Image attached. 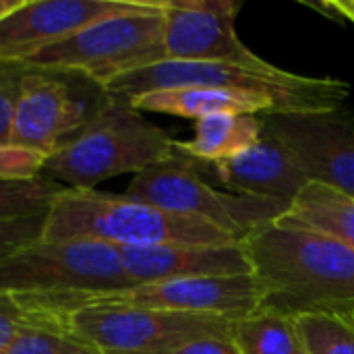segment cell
<instances>
[{"label": "cell", "mask_w": 354, "mask_h": 354, "mask_svg": "<svg viewBox=\"0 0 354 354\" xmlns=\"http://www.w3.org/2000/svg\"><path fill=\"white\" fill-rule=\"evenodd\" d=\"M21 0H0V17H4L6 12H10Z\"/></svg>", "instance_id": "29"}, {"label": "cell", "mask_w": 354, "mask_h": 354, "mask_svg": "<svg viewBox=\"0 0 354 354\" xmlns=\"http://www.w3.org/2000/svg\"><path fill=\"white\" fill-rule=\"evenodd\" d=\"M263 309L290 317L342 313L354 307V251L338 241L278 222L243 241Z\"/></svg>", "instance_id": "1"}, {"label": "cell", "mask_w": 354, "mask_h": 354, "mask_svg": "<svg viewBox=\"0 0 354 354\" xmlns=\"http://www.w3.org/2000/svg\"><path fill=\"white\" fill-rule=\"evenodd\" d=\"M120 251L124 270L135 286L203 276L253 274L243 241L232 245H164Z\"/></svg>", "instance_id": "15"}, {"label": "cell", "mask_w": 354, "mask_h": 354, "mask_svg": "<svg viewBox=\"0 0 354 354\" xmlns=\"http://www.w3.org/2000/svg\"><path fill=\"white\" fill-rule=\"evenodd\" d=\"M176 153V139L127 97L108 93L93 118L46 162L44 176L64 189H95L106 178L141 172Z\"/></svg>", "instance_id": "5"}, {"label": "cell", "mask_w": 354, "mask_h": 354, "mask_svg": "<svg viewBox=\"0 0 354 354\" xmlns=\"http://www.w3.org/2000/svg\"><path fill=\"white\" fill-rule=\"evenodd\" d=\"M348 317L353 319V324H354V307H353V309H351V313H348Z\"/></svg>", "instance_id": "30"}, {"label": "cell", "mask_w": 354, "mask_h": 354, "mask_svg": "<svg viewBox=\"0 0 354 354\" xmlns=\"http://www.w3.org/2000/svg\"><path fill=\"white\" fill-rule=\"evenodd\" d=\"M263 131L292 153L309 183L354 199V116L348 110L263 114Z\"/></svg>", "instance_id": "10"}, {"label": "cell", "mask_w": 354, "mask_h": 354, "mask_svg": "<svg viewBox=\"0 0 354 354\" xmlns=\"http://www.w3.org/2000/svg\"><path fill=\"white\" fill-rule=\"evenodd\" d=\"M21 66L10 143L50 158L93 118L108 91L79 73Z\"/></svg>", "instance_id": "9"}, {"label": "cell", "mask_w": 354, "mask_h": 354, "mask_svg": "<svg viewBox=\"0 0 354 354\" xmlns=\"http://www.w3.org/2000/svg\"><path fill=\"white\" fill-rule=\"evenodd\" d=\"M183 87H220L266 93L278 104L280 112L340 110L351 97V83L344 79L299 75L268 60L257 64L162 60L114 79L106 85V91L133 102L151 91Z\"/></svg>", "instance_id": "4"}, {"label": "cell", "mask_w": 354, "mask_h": 354, "mask_svg": "<svg viewBox=\"0 0 354 354\" xmlns=\"http://www.w3.org/2000/svg\"><path fill=\"white\" fill-rule=\"evenodd\" d=\"M317 10H330V17L334 19H346L354 25V0H338V2H326V4H309Z\"/></svg>", "instance_id": "28"}, {"label": "cell", "mask_w": 354, "mask_h": 354, "mask_svg": "<svg viewBox=\"0 0 354 354\" xmlns=\"http://www.w3.org/2000/svg\"><path fill=\"white\" fill-rule=\"evenodd\" d=\"M172 354H241V351L236 348L230 334H226V336H207V338L193 340Z\"/></svg>", "instance_id": "27"}, {"label": "cell", "mask_w": 354, "mask_h": 354, "mask_svg": "<svg viewBox=\"0 0 354 354\" xmlns=\"http://www.w3.org/2000/svg\"><path fill=\"white\" fill-rule=\"evenodd\" d=\"M162 60H166L164 12L162 2L151 0L143 10L97 21L21 64L79 73L106 87L122 75Z\"/></svg>", "instance_id": "7"}, {"label": "cell", "mask_w": 354, "mask_h": 354, "mask_svg": "<svg viewBox=\"0 0 354 354\" xmlns=\"http://www.w3.org/2000/svg\"><path fill=\"white\" fill-rule=\"evenodd\" d=\"M151 0H31L0 17V62H25L39 50L118 15L137 12Z\"/></svg>", "instance_id": "11"}, {"label": "cell", "mask_w": 354, "mask_h": 354, "mask_svg": "<svg viewBox=\"0 0 354 354\" xmlns=\"http://www.w3.org/2000/svg\"><path fill=\"white\" fill-rule=\"evenodd\" d=\"M307 354H354V324L342 313H303L295 317Z\"/></svg>", "instance_id": "21"}, {"label": "cell", "mask_w": 354, "mask_h": 354, "mask_svg": "<svg viewBox=\"0 0 354 354\" xmlns=\"http://www.w3.org/2000/svg\"><path fill=\"white\" fill-rule=\"evenodd\" d=\"M164 12L166 60L257 64V56L236 33L241 2L160 0Z\"/></svg>", "instance_id": "12"}, {"label": "cell", "mask_w": 354, "mask_h": 354, "mask_svg": "<svg viewBox=\"0 0 354 354\" xmlns=\"http://www.w3.org/2000/svg\"><path fill=\"white\" fill-rule=\"evenodd\" d=\"M141 112L170 114L178 118L199 120L214 114H274L278 104L266 93L220 89V87H183L151 91L131 102Z\"/></svg>", "instance_id": "16"}, {"label": "cell", "mask_w": 354, "mask_h": 354, "mask_svg": "<svg viewBox=\"0 0 354 354\" xmlns=\"http://www.w3.org/2000/svg\"><path fill=\"white\" fill-rule=\"evenodd\" d=\"M44 317L48 315L31 309L19 297L0 292V354L12 344V340L19 336V332L25 326L39 322Z\"/></svg>", "instance_id": "24"}, {"label": "cell", "mask_w": 354, "mask_h": 354, "mask_svg": "<svg viewBox=\"0 0 354 354\" xmlns=\"http://www.w3.org/2000/svg\"><path fill=\"white\" fill-rule=\"evenodd\" d=\"M48 156L17 145V143H0V180L23 183L33 180L44 174Z\"/></svg>", "instance_id": "23"}, {"label": "cell", "mask_w": 354, "mask_h": 354, "mask_svg": "<svg viewBox=\"0 0 354 354\" xmlns=\"http://www.w3.org/2000/svg\"><path fill=\"white\" fill-rule=\"evenodd\" d=\"M112 299L149 309L236 322L261 309L263 288L253 274L203 276L143 284Z\"/></svg>", "instance_id": "13"}, {"label": "cell", "mask_w": 354, "mask_h": 354, "mask_svg": "<svg viewBox=\"0 0 354 354\" xmlns=\"http://www.w3.org/2000/svg\"><path fill=\"white\" fill-rule=\"evenodd\" d=\"M124 195L158 209L205 222L236 241H245L259 228L278 222L288 209V205L278 201L216 189L199 174L193 160L180 151L133 174Z\"/></svg>", "instance_id": "6"}, {"label": "cell", "mask_w": 354, "mask_h": 354, "mask_svg": "<svg viewBox=\"0 0 354 354\" xmlns=\"http://www.w3.org/2000/svg\"><path fill=\"white\" fill-rule=\"evenodd\" d=\"M21 71L23 66L17 62H0V143L10 141Z\"/></svg>", "instance_id": "26"}, {"label": "cell", "mask_w": 354, "mask_h": 354, "mask_svg": "<svg viewBox=\"0 0 354 354\" xmlns=\"http://www.w3.org/2000/svg\"><path fill=\"white\" fill-rule=\"evenodd\" d=\"M41 241H95L118 249L241 243L205 222L95 189H64L46 214Z\"/></svg>", "instance_id": "3"}, {"label": "cell", "mask_w": 354, "mask_h": 354, "mask_svg": "<svg viewBox=\"0 0 354 354\" xmlns=\"http://www.w3.org/2000/svg\"><path fill=\"white\" fill-rule=\"evenodd\" d=\"M44 224H46V216L0 222V257H6L23 247L41 241Z\"/></svg>", "instance_id": "25"}, {"label": "cell", "mask_w": 354, "mask_h": 354, "mask_svg": "<svg viewBox=\"0 0 354 354\" xmlns=\"http://www.w3.org/2000/svg\"><path fill=\"white\" fill-rule=\"evenodd\" d=\"M263 137V116L214 114L195 120L191 141H176V151L197 162H220L234 158Z\"/></svg>", "instance_id": "18"}, {"label": "cell", "mask_w": 354, "mask_h": 354, "mask_svg": "<svg viewBox=\"0 0 354 354\" xmlns=\"http://www.w3.org/2000/svg\"><path fill=\"white\" fill-rule=\"evenodd\" d=\"M230 338L241 354H307L295 317L263 307L232 322Z\"/></svg>", "instance_id": "19"}, {"label": "cell", "mask_w": 354, "mask_h": 354, "mask_svg": "<svg viewBox=\"0 0 354 354\" xmlns=\"http://www.w3.org/2000/svg\"><path fill=\"white\" fill-rule=\"evenodd\" d=\"M131 288L122 251L95 241H37L0 257V292L64 324L77 309Z\"/></svg>", "instance_id": "2"}, {"label": "cell", "mask_w": 354, "mask_h": 354, "mask_svg": "<svg viewBox=\"0 0 354 354\" xmlns=\"http://www.w3.org/2000/svg\"><path fill=\"white\" fill-rule=\"evenodd\" d=\"M62 191V185L50 180L44 174L23 183L0 180V222L46 216Z\"/></svg>", "instance_id": "22"}, {"label": "cell", "mask_w": 354, "mask_h": 354, "mask_svg": "<svg viewBox=\"0 0 354 354\" xmlns=\"http://www.w3.org/2000/svg\"><path fill=\"white\" fill-rule=\"evenodd\" d=\"M2 354H102L81 340L64 322L44 317L25 326Z\"/></svg>", "instance_id": "20"}, {"label": "cell", "mask_w": 354, "mask_h": 354, "mask_svg": "<svg viewBox=\"0 0 354 354\" xmlns=\"http://www.w3.org/2000/svg\"><path fill=\"white\" fill-rule=\"evenodd\" d=\"M193 164L207 183L214 180L228 193L270 199L284 205H290L309 185V178L292 153L266 131L255 145L234 158L212 164L193 160Z\"/></svg>", "instance_id": "14"}, {"label": "cell", "mask_w": 354, "mask_h": 354, "mask_svg": "<svg viewBox=\"0 0 354 354\" xmlns=\"http://www.w3.org/2000/svg\"><path fill=\"white\" fill-rule=\"evenodd\" d=\"M278 224L330 236L354 251V199L332 187L309 183Z\"/></svg>", "instance_id": "17"}, {"label": "cell", "mask_w": 354, "mask_h": 354, "mask_svg": "<svg viewBox=\"0 0 354 354\" xmlns=\"http://www.w3.org/2000/svg\"><path fill=\"white\" fill-rule=\"evenodd\" d=\"M228 319L139 307L106 297L77 309L66 326L102 354H172L180 346L230 334Z\"/></svg>", "instance_id": "8"}]
</instances>
